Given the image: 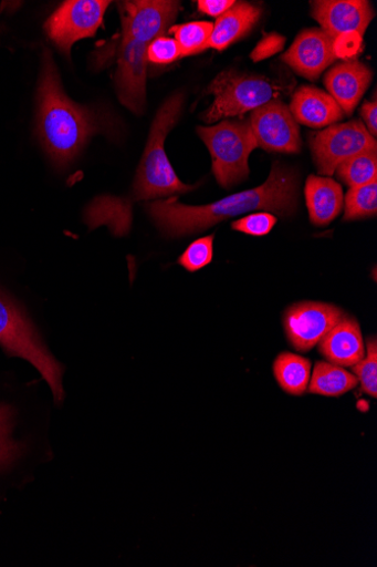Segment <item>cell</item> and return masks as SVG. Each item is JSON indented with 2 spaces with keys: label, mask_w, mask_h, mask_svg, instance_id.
<instances>
[{
  "label": "cell",
  "mask_w": 377,
  "mask_h": 567,
  "mask_svg": "<svg viewBox=\"0 0 377 567\" xmlns=\"http://www.w3.org/2000/svg\"><path fill=\"white\" fill-rule=\"evenodd\" d=\"M300 175L276 163L268 179L208 205H186L178 197L147 203L145 208L158 230L169 238L202 233L212 226L248 213L264 212L286 219L297 213Z\"/></svg>",
  "instance_id": "6da1fadb"
},
{
  "label": "cell",
  "mask_w": 377,
  "mask_h": 567,
  "mask_svg": "<svg viewBox=\"0 0 377 567\" xmlns=\"http://www.w3.org/2000/svg\"><path fill=\"white\" fill-rule=\"evenodd\" d=\"M111 122L66 95L56 64L44 50L38 86V135L52 164L61 169L70 167L94 134L111 132Z\"/></svg>",
  "instance_id": "7a4b0ae2"
},
{
  "label": "cell",
  "mask_w": 377,
  "mask_h": 567,
  "mask_svg": "<svg viewBox=\"0 0 377 567\" xmlns=\"http://www.w3.org/2000/svg\"><path fill=\"white\" fill-rule=\"evenodd\" d=\"M182 107L184 94L176 93L157 112L137 171L133 190L135 200L172 197L174 194H185L193 189L179 179L165 147L168 134L181 116Z\"/></svg>",
  "instance_id": "3957f363"
},
{
  "label": "cell",
  "mask_w": 377,
  "mask_h": 567,
  "mask_svg": "<svg viewBox=\"0 0 377 567\" xmlns=\"http://www.w3.org/2000/svg\"><path fill=\"white\" fill-rule=\"evenodd\" d=\"M291 89L289 84L271 78L226 70L207 87V92L214 99L202 120L212 124L224 118L242 117L269 102L281 100Z\"/></svg>",
  "instance_id": "277c9868"
},
{
  "label": "cell",
  "mask_w": 377,
  "mask_h": 567,
  "mask_svg": "<svg viewBox=\"0 0 377 567\" xmlns=\"http://www.w3.org/2000/svg\"><path fill=\"white\" fill-rule=\"evenodd\" d=\"M197 133L210 152L212 173L222 187L232 188L248 179L249 157L258 147L249 120L200 126Z\"/></svg>",
  "instance_id": "5b68a950"
},
{
  "label": "cell",
  "mask_w": 377,
  "mask_h": 567,
  "mask_svg": "<svg viewBox=\"0 0 377 567\" xmlns=\"http://www.w3.org/2000/svg\"><path fill=\"white\" fill-rule=\"evenodd\" d=\"M0 348L9 357L21 358L39 373L55 367L53 355L25 308L0 288Z\"/></svg>",
  "instance_id": "8992f818"
},
{
  "label": "cell",
  "mask_w": 377,
  "mask_h": 567,
  "mask_svg": "<svg viewBox=\"0 0 377 567\" xmlns=\"http://www.w3.org/2000/svg\"><path fill=\"white\" fill-rule=\"evenodd\" d=\"M310 146L317 172L333 176L337 168L357 154L377 150V143L359 121L335 124L310 136Z\"/></svg>",
  "instance_id": "52a82bcc"
},
{
  "label": "cell",
  "mask_w": 377,
  "mask_h": 567,
  "mask_svg": "<svg viewBox=\"0 0 377 567\" xmlns=\"http://www.w3.org/2000/svg\"><path fill=\"white\" fill-rule=\"evenodd\" d=\"M111 4L106 0H69L46 20L45 33L70 58L77 41L95 35Z\"/></svg>",
  "instance_id": "ba28073f"
},
{
  "label": "cell",
  "mask_w": 377,
  "mask_h": 567,
  "mask_svg": "<svg viewBox=\"0 0 377 567\" xmlns=\"http://www.w3.org/2000/svg\"><path fill=\"white\" fill-rule=\"evenodd\" d=\"M345 317L343 309L335 305L302 301L286 309L283 324L289 343L299 352H307Z\"/></svg>",
  "instance_id": "9c48e42d"
},
{
  "label": "cell",
  "mask_w": 377,
  "mask_h": 567,
  "mask_svg": "<svg viewBox=\"0 0 377 567\" xmlns=\"http://www.w3.org/2000/svg\"><path fill=\"white\" fill-rule=\"evenodd\" d=\"M258 147L268 152L299 153L302 148L300 127L290 107L281 100L251 112L249 118Z\"/></svg>",
  "instance_id": "30bf717a"
},
{
  "label": "cell",
  "mask_w": 377,
  "mask_h": 567,
  "mask_svg": "<svg viewBox=\"0 0 377 567\" xmlns=\"http://www.w3.org/2000/svg\"><path fill=\"white\" fill-rule=\"evenodd\" d=\"M123 35L150 44L165 37L181 10L180 2L137 0L119 3Z\"/></svg>",
  "instance_id": "8fae6325"
},
{
  "label": "cell",
  "mask_w": 377,
  "mask_h": 567,
  "mask_svg": "<svg viewBox=\"0 0 377 567\" xmlns=\"http://www.w3.org/2000/svg\"><path fill=\"white\" fill-rule=\"evenodd\" d=\"M148 43L123 35L116 85L123 105L140 115L146 105V76Z\"/></svg>",
  "instance_id": "7c38bea8"
},
{
  "label": "cell",
  "mask_w": 377,
  "mask_h": 567,
  "mask_svg": "<svg viewBox=\"0 0 377 567\" xmlns=\"http://www.w3.org/2000/svg\"><path fill=\"white\" fill-rule=\"evenodd\" d=\"M334 38L322 29L303 31L282 60L299 75L316 81L337 60Z\"/></svg>",
  "instance_id": "4fadbf2b"
},
{
  "label": "cell",
  "mask_w": 377,
  "mask_h": 567,
  "mask_svg": "<svg viewBox=\"0 0 377 567\" xmlns=\"http://www.w3.org/2000/svg\"><path fill=\"white\" fill-rule=\"evenodd\" d=\"M311 14L322 30L334 39L345 32L364 35L375 17L366 0H317L311 2Z\"/></svg>",
  "instance_id": "5bb4252c"
},
{
  "label": "cell",
  "mask_w": 377,
  "mask_h": 567,
  "mask_svg": "<svg viewBox=\"0 0 377 567\" xmlns=\"http://www.w3.org/2000/svg\"><path fill=\"white\" fill-rule=\"evenodd\" d=\"M371 79L373 73L365 64L350 61L333 68L325 76V84L343 113L350 116L368 89Z\"/></svg>",
  "instance_id": "9a60e30c"
},
{
  "label": "cell",
  "mask_w": 377,
  "mask_h": 567,
  "mask_svg": "<svg viewBox=\"0 0 377 567\" xmlns=\"http://www.w3.org/2000/svg\"><path fill=\"white\" fill-rule=\"evenodd\" d=\"M290 111L296 123L312 128L335 125L345 116L329 93L313 86H302L294 93Z\"/></svg>",
  "instance_id": "2e32d148"
},
{
  "label": "cell",
  "mask_w": 377,
  "mask_h": 567,
  "mask_svg": "<svg viewBox=\"0 0 377 567\" xmlns=\"http://www.w3.org/2000/svg\"><path fill=\"white\" fill-rule=\"evenodd\" d=\"M318 351L328 363L344 369L355 367L366 353L358 322L346 316L321 340Z\"/></svg>",
  "instance_id": "e0dca14e"
},
{
  "label": "cell",
  "mask_w": 377,
  "mask_h": 567,
  "mask_svg": "<svg viewBox=\"0 0 377 567\" xmlns=\"http://www.w3.org/2000/svg\"><path fill=\"white\" fill-rule=\"evenodd\" d=\"M304 194L310 221L314 226H328L341 215L344 193L342 185L334 179L311 175L306 181Z\"/></svg>",
  "instance_id": "ac0fdd59"
},
{
  "label": "cell",
  "mask_w": 377,
  "mask_h": 567,
  "mask_svg": "<svg viewBox=\"0 0 377 567\" xmlns=\"http://www.w3.org/2000/svg\"><path fill=\"white\" fill-rule=\"evenodd\" d=\"M261 10L245 2L235 3L218 18L209 40V48L224 50L247 37L259 22Z\"/></svg>",
  "instance_id": "d6986e66"
},
{
  "label": "cell",
  "mask_w": 377,
  "mask_h": 567,
  "mask_svg": "<svg viewBox=\"0 0 377 567\" xmlns=\"http://www.w3.org/2000/svg\"><path fill=\"white\" fill-rule=\"evenodd\" d=\"M17 426L14 406L0 402V476L14 470L28 451L25 442L18 436Z\"/></svg>",
  "instance_id": "ffe728a7"
},
{
  "label": "cell",
  "mask_w": 377,
  "mask_h": 567,
  "mask_svg": "<svg viewBox=\"0 0 377 567\" xmlns=\"http://www.w3.org/2000/svg\"><path fill=\"white\" fill-rule=\"evenodd\" d=\"M273 370L279 385L287 394L301 396L307 391L312 374L310 359L282 352L275 359Z\"/></svg>",
  "instance_id": "44dd1931"
},
{
  "label": "cell",
  "mask_w": 377,
  "mask_h": 567,
  "mask_svg": "<svg viewBox=\"0 0 377 567\" xmlns=\"http://www.w3.org/2000/svg\"><path fill=\"white\" fill-rule=\"evenodd\" d=\"M358 385L355 375L328 362H317L311 374L307 391L311 394L338 398Z\"/></svg>",
  "instance_id": "7402d4cb"
},
{
  "label": "cell",
  "mask_w": 377,
  "mask_h": 567,
  "mask_svg": "<svg viewBox=\"0 0 377 567\" xmlns=\"http://www.w3.org/2000/svg\"><path fill=\"white\" fill-rule=\"evenodd\" d=\"M341 182L350 188L377 179V150H369L343 163L336 171Z\"/></svg>",
  "instance_id": "603a6c76"
},
{
  "label": "cell",
  "mask_w": 377,
  "mask_h": 567,
  "mask_svg": "<svg viewBox=\"0 0 377 567\" xmlns=\"http://www.w3.org/2000/svg\"><path fill=\"white\" fill-rule=\"evenodd\" d=\"M377 214V179L348 190L344 221L375 217Z\"/></svg>",
  "instance_id": "cb8c5ba5"
},
{
  "label": "cell",
  "mask_w": 377,
  "mask_h": 567,
  "mask_svg": "<svg viewBox=\"0 0 377 567\" xmlns=\"http://www.w3.org/2000/svg\"><path fill=\"white\" fill-rule=\"evenodd\" d=\"M213 29L210 22H190L170 28L169 32L175 34L182 58L202 53L209 48V40Z\"/></svg>",
  "instance_id": "d4e9b609"
},
{
  "label": "cell",
  "mask_w": 377,
  "mask_h": 567,
  "mask_svg": "<svg viewBox=\"0 0 377 567\" xmlns=\"http://www.w3.org/2000/svg\"><path fill=\"white\" fill-rule=\"evenodd\" d=\"M365 357L353 367V374L360 389L367 395L377 398V342L375 338H368Z\"/></svg>",
  "instance_id": "484cf974"
},
{
  "label": "cell",
  "mask_w": 377,
  "mask_h": 567,
  "mask_svg": "<svg viewBox=\"0 0 377 567\" xmlns=\"http://www.w3.org/2000/svg\"><path fill=\"white\" fill-rule=\"evenodd\" d=\"M213 238L214 235H209L191 243L179 257L178 265L190 274L209 266L213 257Z\"/></svg>",
  "instance_id": "4316f807"
},
{
  "label": "cell",
  "mask_w": 377,
  "mask_h": 567,
  "mask_svg": "<svg viewBox=\"0 0 377 567\" xmlns=\"http://www.w3.org/2000/svg\"><path fill=\"white\" fill-rule=\"evenodd\" d=\"M182 59L181 49L172 38L160 37L154 40L147 49V60L157 65H167Z\"/></svg>",
  "instance_id": "83f0119b"
},
{
  "label": "cell",
  "mask_w": 377,
  "mask_h": 567,
  "mask_svg": "<svg viewBox=\"0 0 377 567\" xmlns=\"http://www.w3.org/2000/svg\"><path fill=\"white\" fill-rule=\"evenodd\" d=\"M273 214L256 213L232 224V229L254 237H262L271 233L277 224Z\"/></svg>",
  "instance_id": "f1b7e54d"
},
{
  "label": "cell",
  "mask_w": 377,
  "mask_h": 567,
  "mask_svg": "<svg viewBox=\"0 0 377 567\" xmlns=\"http://www.w3.org/2000/svg\"><path fill=\"white\" fill-rule=\"evenodd\" d=\"M363 50V35L358 32H345L334 40L336 59L350 62L359 56Z\"/></svg>",
  "instance_id": "f546056e"
},
{
  "label": "cell",
  "mask_w": 377,
  "mask_h": 567,
  "mask_svg": "<svg viewBox=\"0 0 377 567\" xmlns=\"http://www.w3.org/2000/svg\"><path fill=\"white\" fill-rule=\"evenodd\" d=\"M286 43V38L279 34L272 33L264 37L253 49L250 59L254 62H261L275 56L281 53Z\"/></svg>",
  "instance_id": "4dcf8cb0"
},
{
  "label": "cell",
  "mask_w": 377,
  "mask_h": 567,
  "mask_svg": "<svg viewBox=\"0 0 377 567\" xmlns=\"http://www.w3.org/2000/svg\"><path fill=\"white\" fill-rule=\"evenodd\" d=\"M235 4L234 0H199V12L213 18H220Z\"/></svg>",
  "instance_id": "1f68e13d"
},
{
  "label": "cell",
  "mask_w": 377,
  "mask_h": 567,
  "mask_svg": "<svg viewBox=\"0 0 377 567\" xmlns=\"http://www.w3.org/2000/svg\"><path fill=\"white\" fill-rule=\"evenodd\" d=\"M360 115L366 124L368 133L375 137L377 134V105L376 102H366L360 110Z\"/></svg>",
  "instance_id": "d6a6232c"
}]
</instances>
